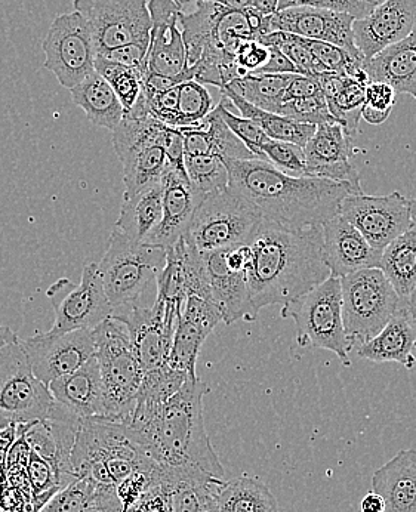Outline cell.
<instances>
[{
    "instance_id": "obj_34",
    "label": "cell",
    "mask_w": 416,
    "mask_h": 512,
    "mask_svg": "<svg viewBox=\"0 0 416 512\" xmlns=\"http://www.w3.org/2000/svg\"><path fill=\"white\" fill-rule=\"evenodd\" d=\"M218 512H279V504L263 481L239 477L224 481L217 493Z\"/></svg>"
},
{
    "instance_id": "obj_46",
    "label": "cell",
    "mask_w": 416,
    "mask_h": 512,
    "mask_svg": "<svg viewBox=\"0 0 416 512\" xmlns=\"http://www.w3.org/2000/svg\"><path fill=\"white\" fill-rule=\"evenodd\" d=\"M27 477H29L32 496L38 504L45 505L58 490L63 489L57 471L52 468L45 459L40 458L36 453H30L29 464H27Z\"/></svg>"
},
{
    "instance_id": "obj_45",
    "label": "cell",
    "mask_w": 416,
    "mask_h": 512,
    "mask_svg": "<svg viewBox=\"0 0 416 512\" xmlns=\"http://www.w3.org/2000/svg\"><path fill=\"white\" fill-rule=\"evenodd\" d=\"M276 114L289 117V119L295 120V122L308 123V125L313 126L335 122L334 117L329 113L328 103H326L322 92L313 95V97L300 98V100L283 103Z\"/></svg>"
},
{
    "instance_id": "obj_13",
    "label": "cell",
    "mask_w": 416,
    "mask_h": 512,
    "mask_svg": "<svg viewBox=\"0 0 416 512\" xmlns=\"http://www.w3.org/2000/svg\"><path fill=\"white\" fill-rule=\"evenodd\" d=\"M54 302L55 322L49 332L66 333L97 328L112 316L114 308L104 292L97 262H86L79 285L58 280L48 291Z\"/></svg>"
},
{
    "instance_id": "obj_22",
    "label": "cell",
    "mask_w": 416,
    "mask_h": 512,
    "mask_svg": "<svg viewBox=\"0 0 416 512\" xmlns=\"http://www.w3.org/2000/svg\"><path fill=\"white\" fill-rule=\"evenodd\" d=\"M208 271L212 301L220 308L223 322L233 325L239 320L254 322L258 314L252 307L246 271H233L227 267L224 249L202 252Z\"/></svg>"
},
{
    "instance_id": "obj_3",
    "label": "cell",
    "mask_w": 416,
    "mask_h": 512,
    "mask_svg": "<svg viewBox=\"0 0 416 512\" xmlns=\"http://www.w3.org/2000/svg\"><path fill=\"white\" fill-rule=\"evenodd\" d=\"M228 185L260 212L264 221L288 230L320 227L340 214L341 202L359 194L347 184L322 178H295L263 159H223Z\"/></svg>"
},
{
    "instance_id": "obj_2",
    "label": "cell",
    "mask_w": 416,
    "mask_h": 512,
    "mask_svg": "<svg viewBox=\"0 0 416 512\" xmlns=\"http://www.w3.org/2000/svg\"><path fill=\"white\" fill-rule=\"evenodd\" d=\"M249 249L246 280L257 314L288 304L331 277L323 258L322 225L288 230L263 220Z\"/></svg>"
},
{
    "instance_id": "obj_15",
    "label": "cell",
    "mask_w": 416,
    "mask_h": 512,
    "mask_svg": "<svg viewBox=\"0 0 416 512\" xmlns=\"http://www.w3.org/2000/svg\"><path fill=\"white\" fill-rule=\"evenodd\" d=\"M36 378L49 385L69 375L95 356L94 329L45 332L21 341Z\"/></svg>"
},
{
    "instance_id": "obj_33",
    "label": "cell",
    "mask_w": 416,
    "mask_h": 512,
    "mask_svg": "<svg viewBox=\"0 0 416 512\" xmlns=\"http://www.w3.org/2000/svg\"><path fill=\"white\" fill-rule=\"evenodd\" d=\"M220 91L223 97H226L240 111L242 117L257 123L270 140L285 141V143L297 144L304 148L316 131V126L295 122L289 117L258 109L228 89H220Z\"/></svg>"
},
{
    "instance_id": "obj_12",
    "label": "cell",
    "mask_w": 416,
    "mask_h": 512,
    "mask_svg": "<svg viewBox=\"0 0 416 512\" xmlns=\"http://www.w3.org/2000/svg\"><path fill=\"white\" fill-rule=\"evenodd\" d=\"M180 311V305L156 298L150 307L125 305L116 308L110 316L128 330L144 372L169 365V353Z\"/></svg>"
},
{
    "instance_id": "obj_11",
    "label": "cell",
    "mask_w": 416,
    "mask_h": 512,
    "mask_svg": "<svg viewBox=\"0 0 416 512\" xmlns=\"http://www.w3.org/2000/svg\"><path fill=\"white\" fill-rule=\"evenodd\" d=\"M42 49L43 67L66 89L75 88L95 72L97 51L88 23L80 12H67L55 18L43 39Z\"/></svg>"
},
{
    "instance_id": "obj_26",
    "label": "cell",
    "mask_w": 416,
    "mask_h": 512,
    "mask_svg": "<svg viewBox=\"0 0 416 512\" xmlns=\"http://www.w3.org/2000/svg\"><path fill=\"white\" fill-rule=\"evenodd\" d=\"M186 156H218L221 159H257L245 144L230 131L215 107L203 122L180 128Z\"/></svg>"
},
{
    "instance_id": "obj_47",
    "label": "cell",
    "mask_w": 416,
    "mask_h": 512,
    "mask_svg": "<svg viewBox=\"0 0 416 512\" xmlns=\"http://www.w3.org/2000/svg\"><path fill=\"white\" fill-rule=\"evenodd\" d=\"M227 103V98L223 97V100H221V103L217 106L218 109H220V114L224 122H226V125L230 128V131L245 144L246 148H248L257 159H263L260 148L263 144L267 143L270 138L264 134L263 129H261L257 123L246 119V117L236 116V114L231 113V111L228 110Z\"/></svg>"
},
{
    "instance_id": "obj_1",
    "label": "cell",
    "mask_w": 416,
    "mask_h": 512,
    "mask_svg": "<svg viewBox=\"0 0 416 512\" xmlns=\"http://www.w3.org/2000/svg\"><path fill=\"white\" fill-rule=\"evenodd\" d=\"M208 391L202 379H187L165 403L137 407L126 422L141 449L159 468L160 484L224 480L223 465L203 419V397Z\"/></svg>"
},
{
    "instance_id": "obj_35",
    "label": "cell",
    "mask_w": 416,
    "mask_h": 512,
    "mask_svg": "<svg viewBox=\"0 0 416 512\" xmlns=\"http://www.w3.org/2000/svg\"><path fill=\"white\" fill-rule=\"evenodd\" d=\"M292 76L294 74L249 73L231 80L221 89H228L258 109L277 113Z\"/></svg>"
},
{
    "instance_id": "obj_43",
    "label": "cell",
    "mask_w": 416,
    "mask_h": 512,
    "mask_svg": "<svg viewBox=\"0 0 416 512\" xmlns=\"http://www.w3.org/2000/svg\"><path fill=\"white\" fill-rule=\"evenodd\" d=\"M258 42L264 46H274L279 49L304 76H316L322 73L317 61L311 55L310 49L305 46L303 37L285 32H271L258 37Z\"/></svg>"
},
{
    "instance_id": "obj_6",
    "label": "cell",
    "mask_w": 416,
    "mask_h": 512,
    "mask_svg": "<svg viewBox=\"0 0 416 512\" xmlns=\"http://www.w3.org/2000/svg\"><path fill=\"white\" fill-rule=\"evenodd\" d=\"M340 282L342 322L354 351L377 336L405 301L379 268L356 271Z\"/></svg>"
},
{
    "instance_id": "obj_5",
    "label": "cell",
    "mask_w": 416,
    "mask_h": 512,
    "mask_svg": "<svg viewBox=\"0 0 416 512\" xmlns=\"http://www.w3.org/2000/svg\"><path fill=\"white\" fill-rule=\"evenodd\" d=\"M165 262L166 249L134 242L114 228L106 254L97 264L104 292L114 310L138 304L156 283Z\"/></svg>"
},
{
    "instance_id": "obj_10",
    "label": "cell",
    "mask_w": 416,
    "mask_h": 512,
    "mask_svg": "<svg viewBox=\"0 0 416 512\" xmlns=\"http://www.w3.org/2000/svg\"><path fill=\"white\" fill-rule=\"evenodd\" d=\"M73 6L88 23L97 54L131 43H150L149 0H73Z\"/></svg>"
},
{
    "instance_id": "obj_59",
    "label": "cell",
    "mask_w": 416,
    "mask_h": 512,
    "mask_svg": "<svg viewBox=\"0 0 416 512\" xmlns=\"http://www.w3.org/2000/svg\"><path fill=\"white\" fill-rule=\"evenodd\" d=\"M206 2L217 3L230 11H245V9L251 8L254 0H206Z\"/></svg>"
},
{
    "instance_id": "obj_38",
    "label": "cell",
    "mask_w": 416,
    "mask_h": 512,
    "mask_svg": "<svg viewBox=\"0 0 416 512\" xmlns=\"http://www.w3.org/2000/svg\"><path fill=\"white\" fill-rule=\"evenodd\" d=\"M366 86L368 83L348 77L340 94L326 101L329 113L332 114L335 122L340 123L351 138H356L359 132V123L362 119L363 106H365Z\"/></svg>"
},
{
    "instance_id": "obj_55",
    "label": "cell",
    "mask_w": 416,
    "mask_h": 512,
    "mask_svg": "<svg viewBox=\"0 0 416 512\" xmlns=\"http://www.w3.org/2000/svg\"><path fill=\"white\" fill-rule=\"evenodd\" d=\"M350 6L351 15L356 20H362L366 15L371 14L384 0H345Z\"/></svg>"
},
{
    "instance_id": "obj_60",
    "label": "cell",
    "mask_w": 416,
    "mask_h": 512,
    "mask_svg": "<svg viewBox=\"0 0 416 512\" xmlns=\"http://www.w3.org/2000/svg\"><path fill=\"white\" fill-rule=\"evenodd\" d=\"M18 336L17 333L14 332L8 326L0 325V348L5 347V345L11 344V342L17 341Z\"/></svg>"
},
{
    "instance_id": "obj_20",
    "label": "cell",
    "mask_w": 416,
    "mask_h": 512,
    "mask_svg": "<svg viewBox=\"0 0 416 512\" xmlns=\"http://www.w3.org/2000/svg\"><path fill=\"white\" fill-rule=\"evenodd\" d=\"M160 183L163 188V218L147 240V245L168 249L187 233L203 197L191 187L186 169L175 168L171 163H168Z\"/></svg>"
},
{
    "instance_id": "obj_37",
    "label": "cell",
    "mask_w": 416,
    "mask_h": 512,
    "mask_svg": "<svg viewBox=\"0 0 416 512\" xmlns=\"http://www.w3.org/2000/svg\"><path fill=\"white\" fill-rule=\"evenodd\" d=\"M187 379L193 378H190L183 370L174 369L169 365L144 372L143 382H141L134 409H137V407H154L165 403L169 397L180 391V388L186 384Z\"/></svg>"
},
{
    "instance_id": "obj_16",
    "label": "cell",
    "mask_w": 416,
    "mask_h": 512,
    "mask_svg": "<svg viewBox=\"0 0 416 512\" xmlns=\"http://www.w3.org/2000/svg\"><path fill=\"white\" fill-rule=\"evenodd\" d=\"M354 138L347 135L340 123H323L316 126L313 137L304 147L308 178H322L335 183L350 185L363 194L359 169L351 162L356 156Z\"/></svg>"
},
{
    "instance_id": "obj_58",
    "label": "cell",
    "mask_w": 416,
    "mask_h": 512,
    "mask_svg": "<svg viewBox=\"0 0 416 512\" xmlns=\"http://www.w3.org/2000/svg\"><path fill=\"white\" fill-rule=\"evenodd\" d=\"M252 8L257 9L264 17H268L279 11V0H254Z\"/></svg>"
},
{
    "instance_id": "obj_21",
    "label": "cell",
    "mask_w": 416,
    "mask_h": 512,
    "mask_svg": "<svg viewBox=\"0 0 416 512\" xmlns=\"http://www.w3.org/2000/svg\"><path fill=\"white\" fill-rule=\"evenodd\" d=\"M322 237L323 258L332 277L342 279L356 271L379 267L382 251L372 248L342 215L323 222Z\"/></svg>"
},
{
    "instance_id": "obj_27",
    "label": "cell",
    "mask_w": 416,
    "mask_h": 512,
    "mask_svg": "<svg viewBox=\"0 0 416 512\" xmlns=\"http://www.w3.org/2000/svg\"><path fill=\"white\" fill-rule=\"evenodd\" d=\"M369 82H384L416 100V26L411 35L366 61Z\"/></svg>"
},
{
    "instance_id": "obj_14",
    "label": "cell",
    "mask_w": 416,
    "mask_h": 512,
    "mask_svg": "<svg viewBox=\"0 0 416 512\" xmlns=\"http://www.w3.org/2000/svg\"><path fill=\"white\" fill-rule=\"evenodd\" d=\"M340 215L377 251L414 227L409 199L400 191L385 196L350 194L341 202Z\"/></svg>"
},
{
    "instance_id": "obj_32",
    "label": "cell",
    "mask_w": 416,
    "mask_h": 512,
    "mask_svg": "<svg viewBox=\"0 0 416 512\" xmlns=\"http://www.w3.org/2000/svg\"><path fill=\"white\" fill-rule=\"evenodd\" d=\"M378 268L400 299L406 301L416 288V227L382 249Z\"/></svg>"
},
{
    "instance_id": "obj_57",
    "label": "cell",
    "mask_w": 416,
    "mask_h": 512,
    "mask_svg": "<svg viewBox=\"0 0 416 512\" xmlns=\"http://www.w3.org/2000/svg\"><path fill=\"white\" fill-rule=\"evenodd\" d=\"M390 114V111H379L377 109H372V107L363 106L362 119L366 120L369 125L379 126L382 125V123L387 122Z\"/></svg>"
},
{
    "instance_id": "obj_25",
    "label": "cell",
    "mask_w": 416,
    "mask_h": 512,
    "mask_svg": "<svg viewBox=\"0 0 416 512\" xmlns=\"http://www.w3.org/2000/svg\"><path fill=\"white\" fill-rule=\"evenodd\" d=\"M372 492L384 499V512H416V449L400 450L378 468Z\"/></svg>"
},
{
    "instance_id": "obj_39",
    "label": "cell",
    "mask_w": 416,
    "mask_h": 512,
    "mask_svg": "<svg viewBox=\"0 0 416 512\" xmlns=\"http://www.w3.org/2000/svg\"><path fill=\"white\" fill-rule=\"evenodd\" d=\"M184 168L191 187L203 199L228 187V172L221 157L186 156Z\"/></svg>"
},
{
    "instance_id": "obj_56",
    "label": "cell",
    "mask_w": 416,
    "mask_h": 512,
    "mask_svg": "<svg viewBox=\"0 0 416 512\" xmlns=\"http://www.w3.org/2000/svg\"><path fill=\"white\" fill-rule=\"evenodd\" d=\"M360 511L362 512H384L385 502L378 493H366L365 498L360 502Z\"/></svg>"
},
{
    "instance_id": "obj_44",
    "label": "cell",
    "mask_w": 416,
    "mask_h": 512,
    "mask_svg": "<svg viewBox=\"0 0 416 512\" xmlns=\"http://www.w3.org/2000/svg\"><path fill=\"white\" fill-rule=\"evenodd\" d=\"M263 159L289 177H307L304 148L285 141L268 140L260 148ZM308 178V177H307Z\"/></svg>"
},
{
    "instance_id": "obj_42",
    "label": "cell",
    "mask_w": 416,
    "mask_h": 512,
    "mask_svg": "<svg viewBox=\"0 0 416 512\" xmlns=\"http://www.w3.org/2000/svg\"><path fill=\"white\" fill-rule=\"evenodd\" d=\"M39 512H104L95 501L94 486L83 478L58 490Z\"/></svg>"
},
{
    "instance_id": "obj_61",
    "label": "cell",
    "mask_w": 416,
    "mask_h": 512,
    "mask_svg": "<svg viewBox=\"0 0 416 512\" xmlns=\"http://www.w3.org/2000/svg\"><path fill=\"white\" fill-rule=\"evenodd\" d=\"M405 302L406 308H408L409 314H411L412 320H414L416 326V288Z\"/></svg>"
},
{
    "instance_id": "obj_53",
    "label": "cell",
    "mask_w": 416,
    "mask_h": 512,
    "mask_svg": "<svg viewBox=\"0 0 416 512\" xmlns=\"http://www.w3.org/2000/svg\"><path fill=\"white\" fill-rule=\"evenodd\" d=\"M308 8L332 9V11L347 12L351 15L350 6L345 0H279V11L289 8ZM353 17V15H351ZM356 20V18H354Z\"/></svg>"
},
{
    "instance_id": "obj_40",
    "label": "cell",
    "mask_w": 416,
    "mask_h": 512,
    "mask_svg": "<svg viewBox=\"0 0 416 512\" xmlns=\"http://www.w3.org/2000/svg\"><path fill=\"white\" fill-rule=\"evenodd\" d=\"M212 110H214V101L205 85L196 80L180 83L175 128L199 125Z\"/></svg>"
},
{
    "instance_id": "obj_52",
    "label": "cell",
    "mask_w": 416,
    "mask_h": 512,
    "mask_svg": "<svg viewBox=\"0 0 416 512\" xmlns=\"http://www.w3.org/2000/svg\"><path fill=\"white\" fill-rule=\"evenodd\" d=\"M319 92L322 91H320L319 83H317L313 76L294 74L288 88L283 92L282 104L292 100H300V98L313 97V95L319 94Z\"/></svg>"
},
{
    "instance_id": "obj_4",
    "label": "cell",
    "mask_w": 416,
    "mask_h": 512,
    "mask_svg": "<svg viewBox=\"0 0 416 512\" xmlns=\"http://www.w3.org/2000/svg\"><path fill=\"white\" fill-rule=\"evenodd\" d=\"M94 336L95 359L103 384L104 419L126 424L137 403L143 367L122 323L109 317L94 328Z\"/></svg>"
},
{
    "instance_id": "obj_51",
    "label": "cell",
    "mask_w": 416,
    "mask_h": 512,
    "mask_svg": "<svg viewBox=\"0 0 416 512\" xmlns=\"http://www.w3.org/2000/svg\"><path fill=\"white\" fill-rule=\"evenodd\" d=\"M128 512H171L169 508L168 492L162 484L147 490Z\"/></svg>"
},
{
    "instance_id": "obj_8",
    "label": "cell",
    "mask_w": 416,
    "mask_h": 512,
    "mask_svg": "<svg viewBox=\"0 0 416 512\" xmlns=\"http://www.w3.org/2000/svg\"><path fill=\"white\" fill-rule=\"evenodd\" d=\"M280 316L294 320L300 347L332 351L342 365H351L342 322L340 279L328 277L310 292L282 305Z\"/></svg>"
},
{
    "instance_id": "obj_41",
    "label": "cell",
    "mask_w": 416,
    "mask_h": 512,
    "mask_svg": "<svg viewBox=\"0 0 416 512\" xmlns=\"http://www.w3.org/2000/svg\"><path fill=\"white\" fill-rule=\"evenodd\" d=\"M95 72L100 73L112 86L125 113L132 110L141 94L143 73L132 67L120 66L104 58L95 57Z\"/></svg>"
},
{
    "instance_id": "obj_36",
    "label": "cell",
    "mask_w": 416,
    "mask_h": 512,
    "mask_svg": "<svg viewBox=\"0 0 416 512\" xmlns=\"http://www.w3.org/2000/svg\"><path fill=\"white\" fill-rule=\"evenodd\" d=\"M211 332L178 314L177 329L169 353V366L183 370L190 378H197L196 366L200 350Z\"/></svg>"
},
{
    "instance_id": "obj_31",
    "label": "cell",
    "mask_w": 416,
    "mask_h": 512,
    "mask_svg": "<svg viewBox=\"0 0 416 512\" xmlns=\"http://www.w3.org/2000/svg\"><path fill=\"white\" fill-rule=\"evenodd\" d=\"M169 128L171 126L166 129L162 140L131 148L117 156L123 166L125 194L137 193L150 185L160 183L169 163L163 148Z\"/></svg>"
},
{
    "instance_id": "obj_54",
    "label": "cell",
    "mask_w": 416,
    "mask_h": 512,
    "mask_svg": "<svg viewBox=\"0 0 416 512\" xmlns=\"http://www.w3.org/2000/svg\"><path fill=\"white\" fill-rule=\"evenodd\" d=\"M270 51L267 63L263 69L258 70L255 74L268 73V74H301L300 70L274 46H267Z\"/></svg>"
},
{
    "instance_id": "obj_49",
    "label": "cell",
    "mask_w": 416,
    "mask_h": 512,
    "mask_svg": "<svg viewBox=\"0 0 416 512\" xmlns=\"http://www.w3.org/2000/svg\"><path fill=\"white\" fill-rule=\"evenodd\" d=\"M270 57L267 46L258 40H248L240 46L236 54V64L246 73H255L263 69Z\"/></svg>"
},
{
    "instance_id": "obj_28",
    "label": "cell",
    "mask_w": 416,
    "mask_h": 512,
    "mask_svg": "<svg viewBox=\"0 0 416 512\" xmlns=\"http://www.w3.org/2000/svg\"><path fill=\"white\" fill-rule=\"evenodd\" d=\"M163 218L162 183L137 193L123 194L122 208L114 228L134 242L147 243Z\"/></svg>"
},
{
    "instance_id": "obj_62",
    "label": "cell",
    "mask_w": 416,
    "mask_h": 512,
    "mask_svg": "<svg viewBox=\"0 0 416 512\" xmlns=\"http://www.w3.org/2000/svg\"><path fill=\"white\" fill-rule=\"evenodd\" d=\"M409 209H411L412 222H414V227H416V197L409 199Z\"/></svg>"
},
{
    "instance_id": "obj_9",
    "label": "cell",
    "mask_w": 416,
    "mask_h": 512,
    "mask_svg": "<svg viewBox=\"0 0 416 512\" xmlns=\"http://www.w3.org/2000/svg\"><path fill=\"white\" fill-rule=\"evenodd\" d=\"M58 404L36 378L20 339L0 348V428L54 418Z\"/></svg>"
},
{
    "instance_id": "obj_48",
    "label": "cell",
    "mask_w": 416,
    "mask_h": 512,
    "mask_svg": "<svg viewBox=\"0 0 416 512\" xmlns=\"http://www.w3.org/2000/svg\"><path fill=\"white\" fill-rule=\"evenodd\" d=\"M147 52H149V45L131 43V45L119 46V48L100 52L97 57L120 64V66L132 67V69L140 70L144 74L147 69Z\"/></svg>"
},
{
    "instance_id": "obj_50",
    "label": "cell",
    "mask_w": 416,
    "mask_h": 512,
    "mask_svg": "<svg viewBox=\"0 0 416 512\" xmlns=\"http://www.w3.org/2000/svg\"><path fill=\"white\" fill-rule=\"evenodd\" d=\"M397 92L384 82H369L365 89V106L379 111H393Z\"/></svg>"
},
{
    "instance_id": "obj_23",
    "label": "cell",
    "mask_w": 416,
    "mask_h": 512,
    "mask_svg": "<svg viewBox=\"0 0 416 512\" xmlns=\"http://www.w3.org/2000/svg\"><path fill=\"white\" fill-rule=\"evenodd\" d=\"M48 388L55 402L77 419L104 418L103 384L95 356Z\"/></svg>"
},
{
    "instance_id": "obj_29",
    "label": "cell",
    "mask_w": 416,
    "mask_h": 512,
    "mask_svg": "<svg viewBox=\"0 0 416 512\" xmlns=\"http://www.w3.org/2000/svg\"><path fill=\"white\" fill-rule=\"evenodd\" d=\"M178 15L168 20L153 21L146 73L177 77L190 72Z\"/></svg>"
},
{
    "instance_id": "obj_30",
    "label": "cell",
    "mask_w": 416,
    "mask_h": 512,
    "mask_svg": "<svg viewBox=\"0 0 416 512\" xmlns=\"http://www.w3.org/2000/svg\"><path fill=\"white\" fill-rule=\"evenodd\" d=\"M73 103L85 111L89 122L114 131L125 117V109L114 94L112 86L100 73L92 72L70 89Z\"/></svg>"
},
{
    "instance_id": "obj_63",
    "label": "cell",
    "mask_w": 416,
    "mask_h": 512,
    "mask_svg": "<svg viewBox=\"0 0 416 512\" xmlns=\"http://www.w3.org/2000/svg\"><path fill=\"white\" fill-rule=\"evenodd\" d=\"M199 512H218L217 502H214V504L206 505L205 508H202Z\"/></svg>"
},
{
    "instance_id": "obj_19",
    "label": "cell",
    "mask_w": 416,
    "mask_h": 512,
    "mask_svg": "<svg viewBox=\"0 0 416 512\" xmlns=\"http://www.w3.org/2000/svg\"><path fill=\"white\" fill-rule=\"evenodd\" d=\"M79 425L80 419L70 413L17 425L32 452L48 461L57 471L61 487L69 486L77 480L73 471L72 450Z\"/></svg>"
},
{
    "instance_id": "obj_24",
    "label": "cell",
    "mask_w": 416,
    "mask_h": 512,
    "mask_svg": "<svg viewBox=\"0 0 416 512\" xmlns=\"http://www.w3.org/2000/svg\"><path fill=\"white\" fill-rule=\"evenodd\" d=\"M416 326L406 308V302L388 320L377 336L357 348L360 359L372 363H399L414 369L416 357Z\"/></svg>"
},
{
    "instance_id": "obj_17",
    "label": "cell",
    "mask_w": 416,
    "mask_h": 512,
    "mask_svg": "<svg viewBox=\"0 0 416 512\" xmlns=\"http://www.w3.org/2000/svg\"><path fill=\"white\" fill-rule=\"evenodd\" d=\"M353 23L354 17L347 12L300 6L264 17L261 36L271 32H285L304 39L334 43L351 52H360L354 45Z\"/></svg>"
},
{
    "instance_id": "obj_7",
    "label": "cell",
    "mask_w": 416,
    "mask_h": 512,
    "mask_svg": "<svg viewBox=\"0 0 416 512\" xmlns=\"http://www.w3.org/2000/svg\"><path fill=\"white\" fill-rule=\"evenodd\" d=\"M261 224L258 209L228 185L202 200L184 236L200 252L218 251L249 245Z\"/></svg>"
},
{
    "instance_id": "obj_18",
    "label": "cell",
    "mask_w": 416,
    "mask_h": 512,
    "mask_svg": "<svg viewBox=\"0 0 416 512\" xmlns=\"http://www.w3.org/2000/svg\"><path fill=\"white\" fill-rule=\"evenodd\" d=\"M416 26V0H384L362 20H354V45L365 60L411 35Z\"/></svg>"
}]
</instances>
